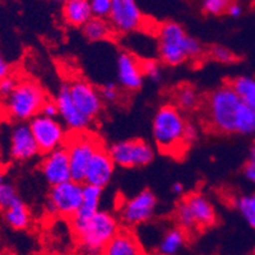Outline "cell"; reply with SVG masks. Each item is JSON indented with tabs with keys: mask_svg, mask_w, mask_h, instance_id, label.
I'll return each mask as SVG.
<instances>
[{
	"mask_svg": "<svg viewBox=\"0 0 255 255\" xmlns=\"http://www.w3.org/2000/svg\"><path fill=\"white\" fill-rule=\"evenodd\" d=\"M188 124L181 110L175 105L161 106L152 122L154 144L165 153L180 157L189 147L186 142Z\"/></svg>",
	"mask_w": 255,
	"mask_h": 255,
	"instance_id": "obj_1",
	"label": "cell"
},
{
	"mask_svg": "<svg viewBox=\"0 0 255 255\" xmlns=\"http://www.w3.org/2000/svg\"><path fill=\"white\" fill-rule=\"evenodd\" d=\"M235 207L245 222L255 230V193L239 197L235 200Z\"/></svg>",
	"mask_w": 255,
	"mask_h": 255,
	"instance_id": "obj_28",
	"label": "cell"
},
{
	"mask_svg": "<svg viewBox=\"0 0 255 255\" xmlns=\"http://www.w3.org/2000/svg\"><path fill=\"white\" fill-rule=\"evenodd\" d=\"M243 172H244V176L247 177L249 180L250 183L255 184V159L254 158H250L245 166L243 168Z\"/></svg>",
	"mask_w": 255,
	"mask_h": 255,
	"instance_id": "obj_37",
	"label": "cell"
},
{
	"mask_svg": "<svg viewBox=\"0 0 255 255\" xmlns=\"http://www.w3.org/2000/svg\"><path fill=\"white\" fill-rule=\"evenodd\" d=\"M68 88L78 110L91 123L97 119L104 108V100L100 91L84 79H74L68 83Z\"/></svg>",
	"mask_w": 255,
	"mask_h": 255,
	"instance_id": "obj_12",
	"label": "cell"
},
{
	"mask_svg": "<svg viewBox=\"0 0 255 255\" xmlns=\"http://www.w3.org/2000/svg\"><path fill=\"white\" fill-rule=\"evenodd\" d=\"M243 102L230 84L212 91L206 100V118L213 130L235 134V125Z\"/></svg>",
	"mask_w": 255,
	"mask_h": 255,
	"instance_id": "obj_4",
	"label": "cell"
},
{
	"mask_svg": "<svg viewBox=\"0 0 255 255\" xmlns=\"http://www.w3.org/2000/svg\"><path fill=\"white\" fill-rule=\"evenodd\" d=\"M109 153L115 165L125 168H135L147 166L153 161L154 149L144 139H127L116 142L109 148Z\"/></svg>",
	"mask_w": 255,
	"mask_h": 255,
	"instance_id": "obj_8",
	"label": "cell"
},
{
	"mask_svg": "<svg viewBox=\"0 0 255 255\" xmlns=\"http://www.w3.org/2000/svg\"><path fill=\"white\" fill-rule=\"evenodd\" d=\"M254 255H255V253H254Z\"/></svg>",
	"mask_w": 255,
	"mask_h": 255,
	"instance_id": "obj_45",
	"label": "cell"
},
{
	"mask_svg": "<svg viewBox=\"0 0 255 255\" xmlns=\"http://www.w3.org/2000/svg\"><path fill=\"white\" fill-rule=\"evenodd\" d=\"M118 79L124 90L136 91L142 87L144 74L142 64L138 58L130 52H120L116 61Z\"/></svg>",
	"mask_w": 255,
	"mask_h": 255,
	"instance_id": "obj_18",
	"label": "cell"
},
{
	"mask_svg": "<svg viewBox=\"0 0 255 255\" xmlns=\"http://www.w3.org/2000/svg\"><path fill=\"white\" fill-rule=\"evenodd\" d=\"M41 172L51 186L70 181L72 172L67 149L63 147L45 154V158L41 162Z\"/></svg>",
	"mask_w": 255,
	"mask_h": 255,
	"instance_id": "obj_15",
	"label": "cell"
},
{
	"mask_svg": "<svg viewBox=\"0 0 255 255\" xmlns=\"http://www.w3.org/2000/svg\"><path fill=\"white\" fill-rule=\"evenodd\" d=\"M115 171V162L111 158L109 149L101 147L96 152L86 172L84 184L104 189L113 179Z\"/></svg>",
	"mask_w": 255,
	"mask_h": 255,
	"instance_id": "obj_17",
	"label": "cell"
},
{
	"mask_svg": "<svg viewBox=\"0 0 255 255\" xmlns=\"http://www.w3.org/2000/svg\"><path fill=\"white\" fill-rule=\"evenodd\" d=\"M10 76V65L5 61V59L0 55V81Z\"/></svg>",
	"mask_w": 255,
	"mask_h": 255,
	"instance_id": "obj_39",
	"label": "cell"
},
{
	"mask_svg": "<svg viewBox=\"0 0 255 255\" xmlns=\"http://www.w3.org/2000/svg\"><path fill=\"white\" fill-rule=\"evenodd\" d=\"M226 13L230 15V17L238 18V17H240L241 13H243V6H241L239 3L231 1V3H230V5H229V8H227Z\"/></svg>",
	"mask_w": 255,
	"mask_h": 255,
	"instance_id": "obj_38",
	"label": "cell"
},
{
	"mask_svg": "<svg viewBox=\"0 0 255 255\" xmlns=\"http://www.w3.org/2000/svg\"><path fill=\"white\" fill-rule=\"evenodd\" d=\"M83 199V185L70 180L67 183L51 186L47 208L51 213L72 218L78 212Z\"/></svg>",
	"mask_w": 255,
	"mask_h": 255,
	"instance_id": "obj_10",
	"label": "cell"
},
{
	"mask_svg": "<svg viewBox=\"0 0 255 255\" xmlns=\"http://www.w3.org/2000/svg\"><path fill=\"white\" fill-rule=\"evenodd\" d=\"M55 101L58 104L59 116L63 120V124L69 129L70 133H81V131L88 130L91 122L76 106L69 93L68 84L60 88Z\"/></svg>",
	"mask_w": 255,
	"mask_h": 255,
	"instance_id": "obj_16",
	"label": "cell"
},
{
	"mask_svg": "<svg viewBox=\"0 0 255 255\" xmlns=\"http://www.w3.org/2000/svg\"><path fill=\"white\" fill-rule=\"evenodd\" d=\"M0 166H1V159H0ZM0 171H1V168H0Z\"/></svg>",
	"mask_w": 255,
	"mask_h": 255,
	"instance_id": "obj_44",
	"label": "cell"
},
{
	"mask_svg": "<svg viewBox=\"0 0 255 255\" xmlns=\"http://www.w3.org/2000/svg\"><path fill=\"white\" fill-rule=\"evenodd\" d=\"M4 183H5V181H4V174L3 171H0V186L3 185Z\"/></svg>",
	"mask_w": 255,
	"mask_h": 255,
	"instance_id": "obj_42",
	"label": "cell"
},
{
	"mask_svg": "<svg viewBox=\"0 0 255 255\" xmlns=\"http://www.w3.org/2000/svg\"><path fill=\"white\" fill-rule=\"evenodd\" d=\"M100 93H101V97L104 100V102H110V104H114V102L119 101L120 97V91L119 87L114 83H108L105 84L104 87L100 90Z\"/></svg>",
	"mask_w": 255,
	"mask_h": 255,
	"instance_id": "obj_34",
	"label": "cell"
},
{
	"mask_svg": "<svg viewBox=\"0 0 255 255\" xmlns=\"http://www.w3.org/2000/svg\"><path fill=\"white\" fill-rule=\"evenodd\" d=\"M47 101L46 92L40 84L29 79L19 81L9 97L1 101V111L5 119L15 123L31 122L40 115Z\"/></svg>",
	"mask_w": 255,
	"mask_h": 255,
	"instance_id": "obj_3",
	"label": "cell"
},
{
	"mask_svg": "<svg viewBox=\"0 0 255 255\" xmlns=\"http://www.w3.org/2000/svg\"><path fill=\"white\" fill-rule=\"evenodd\" d=\"M250 156H252V158L255 159V140H254V143H253V145H252V151H250Z\"/></svg>",
	"mask_w": 255,
	"mask_h": 255,
	"instance_id": "obj_41",
	"label": "cell"
},
{
	"mask_svg": "<svg viewBox=\"0 0 255 255\" xmlns=\"http://www.w3.org/2000/svg\"><path fill=\"white\" fill-rule=\"evenodd\" d=\"M31 131L35 136L40 153L50 152L63 148L68 140V133L60 122L44 115H37L28 123Z\"/></svg>",
	"mask_w": 255,
	"mask_h": 255,
	"instance_id": "obj_9",
	"label": "cell"
},
{
	"mask_svg": "<svg viewBox=\"0 0 255 255\" xmlns=\"http://www.w3.org/2000/svg\"><path fill=\"white\" fill-rule=\"evenodd\" d=\"M18 82L19 81H17V79L12 76L6 77V78L0 81V100H1V101L12 95L13 91L17 87Z\"/></svg>",
	"mask_w": 255,
	"mask_h": 255,
	"instance_id": "obj_35",
	"label": "cell"
},
{
	"mask_svg": "<svg viewBox=\"0 0 255 255\" xmlns=\"http://www.w3.org/2000/svg\"><path fill=\"white\" fill-rule=\"evenodd\" d=\"M175 220L177 227L188 234L213 226L217 215L215 207L206 195L193 193L180 202L175 211Z\"/></svg>",
	"mask_w": 255,
	"mask_h": 255,
	"instance_id": "obj_6",
	"label": "cell"
},
{
	"mask_svg": "<svg viewBox=\"0 0 255 255\" xmlns=\"http://www.w3.org/2000/svg\"><path fill=\"white\" fill-rule=\"evenodd\" d=\"M20 200L15 186L10 183H4L0 186V209L5 211L9 207Z\"/></svg>",
	"mask_w": 255,
	"mask_h": 255,
	"instance_id": "obj_29",
	"label": "cell"
},
{
	"mask_svg": "<svg viewBox=\"0 0 255 255\" xmlns=\"http://www.w3.org/2000/svg\"><path fill=\"white\" fill-rule=\"evenodd\" d=\"M82 29H83L86 38L88 41H93V42L108 40L114 32L108 19H101V18L96 17H93Z\"/></svg>",
	"mask_w": 255,
	"mask_h": 255,
	"instance_id": "obj_25",
	"label": "cell"
},
{
	"mask_svg": "<svg viewBox=\"0 0 255 255\" xmlns=\"http://www.w3.org/2000/svg\"><path fill=\"white\" fill-rule=\"evenodd\" d=\"M102 255H145L138 239L129 231H119L105 247Z\"/></svg>",
	"mask_w": 255,
	"mask_h": 255,
	"instance_id": "obj_21",
	"label": "cell"
},
{
	"mask_svg": "<svg viewBox=\"0 0 255 255\" xmlns=\"http://www.w3.org/2000/svg\"><path fill=\"white\" fill-rule=\"evenodd\" d=\"M230 3V0H203L202 9L209 15H221L227 12Z\"/></svg>",
	"mask_w": 255,
	"mask_h": 255,
	"instance_id": "obj_30",
	"label": "cell"
},
{
	"mask_svg": "<svg viewBox=\"0 0 255 255\" xmlns=\"http://www.w3.org/2000/svg\"><path fill=\"white\" fill-rule=\"evenodd\" d=\"M157 207V199L151 190L139 191L138 194L125 200L120 208L122 220L128 225L136 226L151 220Z\"/></svg>",
	"mask_w": 255,
	"mask_h": 255,
	"instance_id": "obj_13",
	"label": "cell"
},
{
	"mask_svg": "<svg viewBox=\"0 0 255 255\" xmlns=\"http://www.w3.org/2000/svg\"><path fill=\"white\" fill-rule=\"evenodd\" d=\"M235 134L255 135V110L243 104L235 125Z\"/></svg>",
	"mask_w": 255,
	"mask_h": 255,
	"instance_id": "obj_27",
	"label": "cell"
},
{
	"mask_svg": "<svg viewBox=\"0 0 255 255\" xmlns=\"http://www.w3.org/2000/svg\"><path fill=\"white\" fill-rule=\"evenodd\" d=\"M4 212V221L8 226L14 230H24L29 226L31 222V215H29L28 208L26 204L22 202V199L18 200L17 203L9 207Z\"/></svg>",
	"mask_w": 255,
	"mask_h": 255,
	"instance_id": "obj_23",
	"label": "cell"
},
{
	"mask_svg": "<svg viewBox=\"0 0 255 255\" xmlns=\"http://www.w3.org/2000/svg\"><path fill=\"white\" fill-rule=\"evenodd\" d=\"M41 115L47 116V118H52V119H56V116H59V110H58V104H56L55 100L47 99V101L45 102V105L42 106Z\"/></svg>",
	"mask_w": 255,
	"mask_h": 255,
	"instance_id": "obj_36",
	"label": "cell"
},
{
	"mask_svg": "<svg viewBox=\"0 0 255 255\" xmlns=\"http://www.w3.org/2000/svg\"><path fill=\"white\" fill-rule=\"evenodd\" d=\"M230 86L243 104L255 110V78L249 76H240L230 81Z\"/></svg>",
	"mask_w": 255,
	"mask_h": 255,
	"instance_id": "obj_24",
	"label": "cell"
},
{
	"mask_svg": "<svg viewBox=\"0 0 255 255\" xmlns=\"http://www.w3.org/2000/svg\"><path fill=\"white\" fill-rule=\"evenodd\" d=\"M102 147L101 140L90 131L72 133L64 145L69 157L72 180L77 183H84L86 172L96 152Z\"/></svg>",
	"mask_w": 255,
	"mask_h": 255,
	"instance_id": "obj_7",
	"label": "cell"
},
{
	"mask_svg": "<svg viewBox=\"0 0 255 255\" xmlns=\"http://www.w3.org/2000/svg\"><path fill=\"white\" fill-rule=\"evenodd\" d=\"M61 17L68 26L83 28L93 18L90 0H68L61 6Z\"/></svg>",
	"mask_w": 255,
	"mask_h": 255,
	"instance_id": "obj_20",
	"label": "cell"
},
{
	"mask_svg": "<svg viewBox=\"0 0 255 255\" xmlns=\"http://www.w3.org/2000/svg\"><path fill=\"white\" fill-rule=\"evenodd\" d=\"M118 232L119 223L110 212H97L86 225L74 230L78 255H102L105 247Z\"/></svg>",
	"mask_w": 255,
	"mask_h": 255,
	"instance_id": "obj_5",
	"label": "cell"
},
{
	"mask_svg": "<svg viewBox=\"0 0 255 255\" xmlns=\"http://www.w3.org/2000/svg\"><path fill=\"white\" fill-rule=\"evenodd\" d=\"M111 13L109 23L116 33H131L139 31L144 24V15L135 0H111Z\"/></svg>",
	"mask_w": 255,
	"mask_h": 255,
	"instance_id": "obj_11",
	"label": "cell"
},
{
	"mask_svg": "<svg viewBox=\"0 0 255 255\" xmlns=\"http://www.w3.org/2000/svg\"><path fill=\"white\" fill-rule=\"evenodd\" d=\"M186 243V232L179 227H174L165 232L158 243V255H177Z\"/></svg>",
	"mask_w": 255,
	"mask_h": 255,
	"instance_id": "obj_22",
	"label": "cell"
},
{
	"mask_svg": "<svg viewBox=\"0 0 255 255\" xmlns=\"http://www.w3.org/2000/svg\"><path fill=\"white\" fill-rule=\"evenodd\" d=\"M171 189H172V193H175V194H181V193L184 191L183 184H180V183H175Z\"/></svg>",
	"mask_w": 255,
	"mask_h": 255,
	"instance_id": "obj_40",
	"label": "cell"
},
{
	"mask_svg": "<svg viewBox=\"0 0 255 255\" xmlns=\"http://www.w3.org/2000/svg\"><path fill=\"white\" fill-rule=\"evenodd\" d=\"M142 64V70L144 77L149 78L153 82H159L162 78V69L161 65L153 59H147V60H140Z\"/></svg>",
	"mask_w": 255,
	"mask_h": 255,
	"instance_id": "obj_31",
	"label": "cell"
},
{
	"mask_svg": "<svg viewBox=\"0 0 255 255\" xmlns=\"http://www.w3.org/2000/svg\"><path fill=\"white\" fill-rule=\"evenodd\" d=\"M50 1H54V3H61L64 4L65 1H68V0H50Z\"/></svg>",
	"mask_w": 255,
	"mask_h": 255,
	"instance_id": "obj_43",
	"label": "cell"
},
{
	"mask_svg": "<svg viewBox=\"0 0 255 255\" xmlns=\"http://www.w3.org/2000/svg\"><path fill=\"white\" fill-rule=\"evenodd\" d=\"M175 106L181 111H193L199 105V96L194 88L186 84L177 88L175 93Z\"/></svg>",
	"mask_w": 255,
	"mask_h": 255,
	"instance_id": "obj_26",
	"label": "cell"
},
{
	"mask_svg": "<svg viewBox=\"0 0 255 255\" xmlns=\"http://www.w3.org/2000/svg\"><path fill=\"white\" fill-rule=\"evenodd\" d=\"M202 51V44L189 36L179 23L165 22L158 27V54L166 65L176 67L200 56Z\"/></svg>",
	"mask_w": 255,
	"mask_h": 255,
	"instance_id": "obj_2",
	"label": "cell"
},
{
	"mask_svg": "<svg viewBox=\"0 0 255 255\" xmlns=\"http://www.w3.org/2000/svg\"><path fill=\"white\" fill-rule=\"evenodd\" d=\"M102 189L92 185H83V199L79 207L78 212L70 218L72 221L73 231L88 222L93 216L100 212V204H101Z\"/></svg>",
	"mask_w": 255,
	"mask_h": 255,
	"instance_id": "obj_19",
	"label": "cell"
},
{
	"mask_svg": "<svg viewBox=\"0 0 255 255\" xmlns=\"http://www.w3.org/2000/svg\"><path fill=\"white\" fill-rule=\"evenodd\" d=\"M40 153L29 124L17 123L9 136V156L18 162H26Z\"/></svg>",
	"mask_w": 255,
	"mask_h": 255,
	"instance_id": "obj_14",
	"label": "cell"
},
{
	"mask_svg": "<svg viewBox=\"0 0 255 255\" xmlns=\"http://www.w3.org/2000/svg\"><path fill=\"white\" fill-rule=\"evenodd\" d=\"M90 3L93 17L101 18V19H109L111 13V6H113L111 0H90Z\"/></svg>",
	"mask_w": 255,
	"mask_h": 255,
	"instance_id": "obj_32",
	"label": "cell"
},
{
	"mask_svg": "<svg viewBox=\"0 0 255 255\" xmlns=\"http://www.w3.org/2000/svg\"><path fill=\"white\" fill-rule=\"evenodd\" d=\"M211 56L212 59H215L216 61H220L223 64H230L234 63L236 60L235 54L231 51L230 49L225 46H215L211 50Z\"/></svg>",
	"mask_w": 255,
	"mask_h": 255,
	"instance_id": "obj_33",
	"label": "cell"
}]
</instances>
